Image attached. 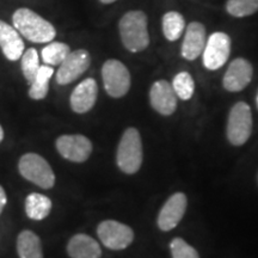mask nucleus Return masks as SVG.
Segmentation results:
<instances>
[{
	"mask_svg": "<svg viewBox=\"0 0 258 258\" xmlns=\"http://www.w3.org/2000/svg\"><path fill=\"white\" fill-rule=\"evenodd\" d=\"M12 23L21 36L34 43H49L56 36L54 25L30 9L16 10L12 15Z\"/></svg>",
	"mask_w": 258,
	"mask_h": 258,
	"instance_id": "nucleus-1",
	"label": "nucleus"
},
{
	"mask_svg": "<svg viewBox=\"0 0 258 258\" xmlns=\"http://www.w3.org/2000/svg\"><path fill=\"white\" fill-rule=\"evenodd\" d=\"M118 30L122 43L131 53H140L150 46L147 16L140 10H133L122 16Z\"/></svg>",
	"mask_w": 258,
	"mask_h": 258,
	"instance_id": "nucleus-2",
	"label": "nucleus"
},
{
	"mask_svg": "<svg viewBox=\"0 0 258 258\" xmlns=\"http://www.w3.org/2000/svg\"><path fill=\"white\" fill-rule=\"evenodd\" d=\"M116 163L122 172L133 175L143 164V143L138 129L128 128L118 144Z\"/></svg>",
	"mask_w": 258,
	"mask_h": 258,
	"instance_id": "nucleus-3",
	"label": "nucleus"
},
{
	"mask_svg": "<svg viewBox=\"0 0 258 258\" xmlns=\"http://www.w3.org/2000/svg\"><path fill=\"white\" fill-rule=\"evenodd\" d=\"M22 177L42 189H50L55 184V175L48 161L36 153H25L18 163Z\"/></svg>",
	"mask_w": 258,
	"mask_h": 258,
	"instance_id": "nucleus-4",
	"label": "nucleus"
},
{
	"mask_svg": "<svg viewBox=\"0 0 258 258\" xmlns=\"http://www.w3.org/2000/svg\"><path fill=\"white\" fill-rule=\"evenodd\" d=\"M252 131V114L245 102L232 106L227 122V139L234 146H241L249 140Z\"/></svg>",
	"mask_w": 258,
	"mask_h": 258,
	"instance_id": "nucleus-5",
	"label": "nucleus"
},
{
	"mask_svg": "<svg viewBox=\"0 0 258 258\" xmlns=\"http://www.w3.org/2000/svg\"><path fill=\"white\" fill-rule=\"evenodd\" d=\"M102 79L106 93L112 98H121L131 89V73L118 60L105 61L102 67Z\"/></svg>",
	"mask_w": 258,
	"mask_h": 258,
	"instance_id": "nucleus-6",
	"label": "nucleus"
},
{
	"mask_svg": "<svg viewBox=\"0 0 258 258\" xmlns=\"http://www.w3.org/2000/svg\"><path fill=\"white\" fill-rule=\"evenodd\" d=\"M203 64L209 71H217L227 62L231 54V38L227 34L217 31L206 41L203 49Z\"/></svg>",
	"mask_w": 258,
	"mask_h": 258,
	"instance_id": "nucleus-7",
	"label": "nucleus"
},
{
	"mask_svg": "<svg viewBox=\"0 0 258 258\" xmlns=\"http://www.w3.org/2000/svg\"><path fill=\"white\" fill-rule=\"evenodd\" d=\"M97 234L102 244L110 250H123L134 240L133 230L115 220L102 221L97 227Z\"/></svg>",
	"mask_w": 258,
	"mask_h": 258,
	"instance_id": "nucleus-8",
	"label": "nucleus"
},
{
	"mask_svg": "<svg viewBox=\"0 0 258 258\" xmlns=\"http://www.w3.org/2000/svg\"><path fill=\"white\" fill-rule=\"evenodd\" d=\"M91 64V56L86 49L71 51L69 56L59 64L56 72V83L59 85H69L79 78L89 70Z\"/></svg>",
	"mask_w": 258,
	"mask_h": 258,
	"instance_id": "nucleus-9",
	"label": "nucleus"
},
{
	"mask_svg": "<svg viewBox=\"0 0 258 258\" xmlns=\"http://www.w3.org/2000/svg\"><path fill=\"white\" fill-rule=\"evenodd\" d=\"M56 150L64 159L84 163L92 153V144L84 135H61L56 140Z\"/></svg>",
	"mask_w": 258,
	"mask_h": 258,
	"instance_id": "nucleus-10",
	"label": "nucleus"
},
{
	"mask_svg": "<svg viewBox=\"0 0 258 258\" xmlns=\"http://www.w3.org/2000/svg\"><path fill=\"white\" fill-rule=\"evenodd\" d=\"M253 69L250 61L244 57H237L226 71L222 85L230 92H239L249 85L252 79Z\"/></svg>",
	"mask_w": 258,
	"mask_h": 258,
	"instance_id": "nucleus-11",
	"label": "nucleus"
},
{
	"mask_svg": "<svg viewBox=\"0 0 258 258\" xmlns=\"http://www.w3.org/2000/svg\"><path fill=\"white\" fill-rule=\"evenodd\" d=\"M186 209V196L183 192H176L170 196L169 200L160 209L158 215V226L161 231H170L175 228Z\"/></svg>",
	"mask_w": 258,
	"mask_h": 258,
	"instance_id": "nucleus-12",
	"label": "nucleus"
},
{
	"mask_svg": "<svg viewBox=\"0 0 258 258\" xmlns=\"http://www.w3.org/2000/svg\"><path fill=\"white\" fill-rule=\"evenodd\" d=\"M150 102L160 115L169 116L176 111L177 96L172 85L166 80H158L150 90Z\"/></svg>",
	"mask_w": 258,
	"mask_h": 258,
	"instance_id": "nucleus-13",
	"label": "nucleus"
},
{
	"mask_svg": "<svg viewBox=\"0 0 258 258\" xmlns=\"http://www.w3.org/2000/svg\"><path fill=\"white\" fill-rule=\"evenodd\" d=\"M98 86L93 78L84 79L73 90L70 98L71 108L77 114H85L91 110L97 101Z\"/></svg>",
	"mask_w": 258,
	"mask_h": 258,
	"instance_id": "nucleus-14",
	"label": "nucleus"
},
{
	"mask_svg": "<svg viewBox=\"0 0 258 258\" xmlns=\"http://www.w3.org/2000/svg\"><path fill=\"white\" fill-rule=\"evenodd\" d=\"M206 28L200 22H191L185 29L180 54L185 60H196L206 46Z\"/></svg>",
	"mask_w": 258,
	"mask_h": 258,
	"instance_id": "nucleus-15",
	"label": "nucleus"
},
{
	"mask_svg": "<svg viewBox=\"0 0 258 258\" xmlns=\"http://www.w3.org/2000/svg\"><path fill=\"white\" fill-rule=\"evenodd\" d=\"M0 48L10 61H17L24 53V41L15 27L0 19Z\"/></svg>",
	"mask_w": 258,
	"mask_h": 258,
	"instance_id": "nucleus-16",
	"label": "nucleus"
},
{
	"mask_svg": "<svg viewBox=\"0 0 258 258\" xmlns=\"http://www.w3.org/2000/svg\"><path fill=\"white\" fill-rule=\"evenodd\" d=\"M67 253L71 258H101L99 244L88 234H76L67 244Z\"/></svg>",
	"mask_w": 258,
	"mask_h": 258,
	"instance_id": "nucleus-17",
	"label": "nucleus"
},
{
	"mask_svg": "<svg viewBox=\"0 0 258 258\" xmlns=\"http://www.w3.org/2000/svg\"><path fill=\"white\" fill-rule=\"evenodd\" d=\"M17 253L19 258H43L38 235L29 230L22 231L17 238Z\"/></svg>",
	"mask_w": 258,
	"mask_h": 258,
	"instance_id": "nucleus-18",
	"label": "nucleus"
},
{
	"mask_svg": "<svg viewBox=\"0 0 258 258\" xmlns=\"http://www.w3.org/2000/svg\"><path fill=\"white\" fill-rule=\"evenodd\" d=\"M51 211V201L49 198L38 192H32L25 199V213L31 220H43Z\"/></svg>",
	"mask_w": 258,
	"mask_h": 258,
	"instance_id": "nucleus-19",
	"label": "nucleus"
},
{
	"mask_svg": "<svg viewBox=\"0 0 258 258\" xmlns=\"http://www.w3.org/2000/svg\"><path fill=\"white\" fill-rule=\"evenodd\" d=\"M54 74V69L49 64H43L40 66V70L30 84L29 89V97L35 101H41L46 98L49 91V80Z\"/></svg>",
	"mask_w": 258,
	"mask_h": 258,
	"instance_id": "nucleus-20",
	"label": "nucleus"
},
{
	"mask_svg": "<svg viewBox=\"0 0 258 258\" xmlns=\"http://www.w3.org/2000/svg\"><path fill=\"white\" fill-rule=\"evenodd\" d=\"M163 34L166 40L171 42L179 40L185 29V19L177 11H169L163 16L161 21Z\"/></svg>",
	"mask_w": 258,
	"mask_h": 258,
	"instance_id": "nucleus-21",
	"label": "nucleus"
},
{
	"mask_svg": "<svg viewBox=\"0 0 258 258\" xmlns=\"http://www.w3.org/2000/svg\"><path fill=\"white\" fill-rule=\"evenodd\" d=\"M71 48L69 44L62 42H49L46 47L42 49V60L44 63L49 66H59L62 61L69 56Z\"/></svg>",
	"mask_w": 258,
	"mask_h": 258,
	"instance_id": "nucleus-22",
	"label": "nucleus"
},
{
	"mask_svg": "<svg viewBox=\"0 0 258 258\" xmlns=\"http://www.w3.org/2000/svg\"><path fill=\"white\" fill-rule=\"evenodd\" d=\"M172 89L178 98L189 101L195 92V82L188 72H179L172 80Z\"/></svg>",
	"mask_w": 258,
	"mask_h": 258,
	"instance_id": "nucleus-23",
	"label": "nucleus"
},
{
	"mask_svg": "<svg viewBox=\"0 0 258 258\" xmlns=\"http://www.w3.org/2000/svg\"><path fill=\"white\" fill-rule=\"evenodd\" d=\"M226 11L235 18H243L258 12V0H227Z\"/></svg>",
	"mask_w": 258,
	"mask_h": 258,
	"instance_id": "nucleus-24",
	"label": "nucleus"
},
{
	"mask_svg": "<svg viewBox=\"0 0 258 258\" xmlns=\"http://www.w3.org/2000/svg\"><path fill=\"white\" fill-rule=\"evenodd\" d=\"M40 59H38L37 50L35 48H29L23 53L21 57V67L24 78L29 84L32 83L40 70Z\"/></svg>",
	"mask_w": 258,
	"mask_h": 258,
	"instance_id": "nucleus-25",
	"label": "nucleus"
},
{
	"mask_svg": "<svg viewBox=\"0 0 258 258\" xmlns=\"http://www.w3.org/2000/svg\"><path fill=\"white\" fill-rule=\"evenodd\" d=\"M172 258H200L198 251L182 238H175L170 244Z\"/></svg>",
	"mask_w": 258,
	"mask_h": 258,
	"instance_id": "nucleus-26",
	"label": "nucleus"
},
{
	"mask_svg": "<svg viewBox=\"0 0 258 258\" xmlns=\"http://www.w3.org/2000/svg\"><path fill=\"white\" fill-rule=\"evenodd\" d=\"M6 203H8V196H6L5 190L3 189L2 185H0V214L4 211Z\"/></svg>",
	"mask_w": 258,
	"mask_h": 258,
	"instance_id": "nucleus-27",
	"label": "nucleus"
},
{
	"mask_svg": "<svg viewBox=\"0 0 258 258\" xmlns=\"http://www.w3.org/2000/svg\"><path fill=\"white\" fill-rule=\"evenodd\" d=\"M99 2H101L102 4H105V5H108V4H112V3H115L116 0H99Z\"/></svg>",
	"mask_w": 258,
	"mask_h": 258,
	"instance_id": "nucleus-28",
	"label": "nucleus"
},
{
	"mask_svg": "<svg viewBox=\"0 0 258 258\" xmlns=\"http://www.w3.org/2000/svg\"><path fill=\"white\" fill-rule=\"evenodd\" d=\"M4 140V131H3V127L0 125V143Z\"/></svg>",
	"mask_w": 258,
	"mask_h": 258,
	"instance_id": "nucleus-29",
	"label": "nucleus"
},
{
	"mask_svg": "<svg viewBox=\"0 0 258 258\" xmlns=\"http://www.w3.org/2000/svg\"><path fill=\"white\" fill-rule=\"evenodd\" d=\"M257 105H258V95H257Z\"/></svg>",
	"mask_w": 258,
	"mask_h": 258,
	"instance_id": "nucleus-30",
	"label": "nucleus"
}]
</instances>
